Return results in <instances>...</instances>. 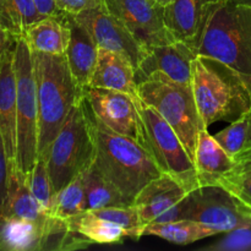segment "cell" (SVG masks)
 I'll list each match as a JSON object with an SVG mask.
<instances>
[{"label":"cell","mask_w":251,"mask_h":251,"mask_svg":"<svg viewBox=\"0 0 251 251\" xmlns=\"http://www.w3.org/2000/svg\"><path fill=\"white\" fill-rule=\"evenodd\" d=\"M218 144L232 157L251 147V112L230 123L215 135Z\"/></svg>","instance_id":"obj_30"},{"label":"cell","mask_w":251,"mask_h":251,"mask_svg":"<svg viewBox=\"0 0 251 251\" xmlns=\"http://www.w3.org/2000/svg\"><path fill=\"white\" fill-rule=\"evenodd\" d=\"M220 234L213 228L193 220H178L166 223H152L144 226L142 237L153 235L176 245H189L199 240Z\"/></svg>","instance_id":"obj_24"},{"label":"cell","mask_w":251,"mask_h":251,"mask_svg":"<svg viewBox=\"0 0 251 251\" xmlns=\"http://www.w3.org/2000/svg\"><path fill=\"white\" fill-rule=\"evenodd\" d=\"M110 14L123 22L144 48L172 43L164 26V7L153 0H103Z\"/></svg>","instance_id":"obj_11"},{"label":"cell","mask_w":251,"mask_h":251,"mask_svg":"<svg viewBox=\"0 0 251 251\" xmlns=\"http://www.w3.org/2000/svg\"><path fill=\"white\" fill-rule=\"evenodd\" d=\"M27 181H28L29 189L34 199L38 201L42 208L49 216H54L56 193L54 190L53 183H51L48 168H47L46 159L43 157H38L33 169L27 176Z\"/></svg>","instance_id":"obj_29"},{"label":"cell","mask_w":251,"mask_h":251,"mask_svg":"<svg viewBox=\"0 0 251 251\" xmlns=\"http://www.w3.org/2000/svg\"><path fill=\"white\" fill-rule=\"evenodd\" d=\"M87 211L82 174L76 176L68 185L56 193L54 216L63 220L77 216Z\"/></svg>","instance_id":"obj_28"},{"label":"cell","mask_w":251,"mask_h":251,"mask_svg":"<svg viewBox=\"0 0 251 251\" xmlns=\"http://www.w3.org/2000/svg\"><path fill=\"white\" fill-rule=\"evenodd\" d=\"M0 213L4 216L33 221L43 226L48 225L53 217L46 213L38 201L34 199L27 181V176H25L15 163L10 164L9 167L7 194L0 208Z\"/></svg>","instance_id":"obj_20"},{"label":"cell","mask_w":251,"mask_h":251,"mask_svg":"<svg viewBox=\"0 0 251 251\" xmlns=\"http://www.w3.org/2000/svg\"><path fill=\"white\" fill-rule=\"evenodd\" d=\"M85 98L91 112L102 124L149 149L137 107L140 100H135L127 93L120 91L100 87L86 88Z\"/></svg>","instance_id":"obj_10"},{"label":"cell","mask_w":251,"mask_h":251,"mask_svg":"<svg viewBox=\"0 0 251 251\" xmlns=\"http://www.w3.org/2000/svg\"><path fill=\"white\" fill-rule=\"evenodd\" d=\"M91 212L103 220H107L130 230L132 233V239L137 240L142 237L144 225L140 220L139 211L134 205L115 206V207H107L102 210L91 211Z\"/></svg>","instance_id":"obj_31"},{"label":"cell","mask_w":251,"mask_h":251,"mask_svg":"<svg viewBox=\"0 0 251 251\" xmlns=\"http://www.w3.org/2000/svg\"><path fill=\"white\" fill-rule=\"evenodd\" d=\"M196 53L227 64L251 83V7L233 0H215Z\"/></svg>","instance_id":"obj_4"},{"label":"cell","mask_w":251,"mask_h":251,"mask_svg":"<svg viewBox=\"0 0 251 251\" xmlns=\"http://www.w3.org/2000/svg\"><path fill=\"white\" fill-rule=\"evenodd\" d=\"M233 161L232 169L226 174L220 186L251 207V147L235 154Z\"/></svg>","instance_id":"obj_27"},{"label":"cell","mask_w":251,"mask_h":251,"mask_svg":"<svg viewBox=\"0 0 251 251\" xmlns=\"http://www.w3.org/2000/svg\"><path fill=\"white\" fill-rule=\"evenodd\" d=\"M9 167L10 161L5 150L4 140L0 134V208L4 203L7 194V184H9Z\"/></svg>","instance_id":"obj_34"},{"label":"cell","mask_w":251,"mask_h":251,"mask_svg":"<svg viewBox=\"0 0 251 251\" xmlns=\"http://www.w3.org/2000/svg\"><path fill=\"white\" fill-rule=\"evenodd\" d=\"M73 16L87 29L98 48L123 54L134 64L135 69L144 59L146 48L140 44L120 20L105 9L104 5Z\"/></svg>","instance_id":"obj_13"},{"label":"cell","mask_w":251,"mask_h":251,"mask_svg":"<svg viewBox=\"0 0 251 251\" xmlns=\"http://www.w3.org/2000/svg\"><path fill=\"white\" fill-rule=\"evenodd\" d=\"M137 107L141 115L147 146L162 171L180 181L189 193L198 189L199 180L194 161L176 130L156 109L141 100L137 102Z\"/></svg>","instance_id":"obj_8"},{"label":"cell","mask_w":251,"mask_h":251,"mask_svg":"<svg viewBox=\"0 0 251 251\" xmlns=\"http://www.w3.org/2000/svg\"><path fill=\"white\" fill-rule=\"evenodd\" d=\"M233 1L238 2V4L247 5V6H250L251 7V0H233Z\"/></svg>","instance_id":"obj_38"},{"label":"cell","mask_w":251,"mask_h":251,"mask_svg":"<svg viewBox=\"0 0 251 251\" xmlns=\"http://www.w3.org/2000/svg\"><path fill=\"white\" fill-rule=\"evenodd\" d=\"M66 221L71 229L85 238L90 244H122L125 238H132L130 230L103 220L91 211H85Z\"/></svg>","instance_id":"obj_23"},{"label":"cell","mask_w":251,"mask_h":251,"mask_svg":"<svg viewBox=\"0 0 251 251\" xmlns=\"http://www.w3.org/2000/svg\"><path fill=\"white\" fill-rule=\"evenodd\" d=\"M194 166L200 186L220 185L226 174L232 169L233 157L218 144L215 136L201 130L194 154Z\"/></svg>","instance_id":"obj_18"},{"label":"cell","mask_w":251,"mask_h":251,"mask_svg":"<svg viewBox=\"0 0 251 251\" xmlns=\"http://www.w3.org/2000/svg\"><path fill=\"white\" fill-rule=\"evenodd\" d=\"M191 88L206 129L216 122L232 123L251 112V83L215 58L196 55L191 71Z\"/></svg>","instance_id":"obj_2"},{"label":"cell","mask_w":251,"mask_h":251,"mask_svg":"<svg viewBox=\"0 0 251 251\" xmlns=\"http://www.w3.org/2000/svg\"><path fill=\"white\" fill-rule=\"evenodd\" d=\"M38 100V154L43 156L85 91L77 85L65 55L32 51Z\"/></svg>","instance_id":"obj_3"},{"label":"cell","mask_w":251,"mask_h":251,"mask_svg":"<svg viewBox=\"0 0 251 251\" xmlns=\"http://www.w3.org/2000/svg\"><path fill=\"white\" fill-rule=\"evenodd\" d=\"M206 251H249L251 250V226L237 228L226 233L213 244L202 248Z\"/></svg>","instance_id":"obj_32"},{"label":"cell","mask_w":251,"mask_h":251,"mask_svg":"<svg viewBox=\"0 0 251 251\" xmlns=\"http://www.w3.org/2000/svg\"><path fill=\"white\" fill-rule=\"evenodd\" d=\"M48 225L0 213V251H43Z\"/></svg>","instance_id":"obj_22"},{"label":"cell","mask_w":251,"mask_h":251,"mask_svg":"<svg viewBox=\"0 0 251 251\" xmlns=\"http://www.w3.org/2000/svg\"><path fill=\"white\" fill-rule=\"evenodd\" d=\"M15 38L0 22V56L15 44Z\"/></svg>","instance_id":"obj_36"},{"label":"cell","mask_w":251,"mask_h":251,"mask_svg":"<svg viewBox=\"0 0 251 251\" xmlns=\"http://www.w3.org/2000/svg\"><path fill=\"white\" fill-rule=\"evenodd\" d=\"M82 178L87 211L129 205L119 190L109 183L93 164L83 172Z\"/></svg>","instance_id":"obj_25"},{"label":"cell","mask_w":251,"mask_h":251,"mask_svg":"<svg viewBox=\"0 0 251 251\" xmlns=\"http://www.w3.org/2000/svg\"><path fill=\"white\" fill-rule=\"evenodd\" d=\"M90 120L95 140L92 164L119 190L126 202L132 205L140 191L164 172L147 147L110 130L91 109Z\"/></svg>","instance_id":"obj_1"},{"label":"cell","mask_w":251,"mask_h":251,"mask_svg":"<svg viewBox=\"0 0 251 251\" xmlns=\"http://www.w3.org/2000/svg\"><path fill=\"white\" fill-rule=\"evenodd\" d=\"M153 1H156L157 4H159V5H161V6L166 7L167 5L171 4V2L173 1V0H153Z\"/></svg>","instance_id":"obj_37"},{"label":"cell","mask_w":251,"mask_h":251,"mask_svg":"<svg viewBox=\"0 0 251 251\" xmlns=\"http://www.w3.org/2000/svg\"><path fill=\"white\" fill-rule=\"evenodd\" d=\"M71 29L70 42L66 50V60L74 78L83 91L90 87L98 58V46L87 29L78 24L73 15L68 14Z\"/></svg>","instance_id":"obj_19"},{"label":"cell","mask_w":251,"mask_h":251,"mask_svg":"<svg viewBox=\"0 0 251 251\" xmlns=\"http://www.w3.org/2000/svg\"><path fill=\"white\" fill-rule=\"evenodd\" d=\"M15 74L17 87L16 163L28 176L38 159V100L32 50L24 37L15 41Z\"/></svg>","instance_id":"obj_7"},{"label":"cell","mask_w":251,"mask_h":251,"mask_svg":"<svg viewBox=\"0 0 251 251\" xmlns=\"http://www.w3.org/2000/svg\"><path fill=\"white\" fill-rule=\"evenodd\" d=\"M39 157L46 159L55 193L90 168L95 159V140L85 96L76 102L46 153Z\"/></svg>","instance_id":"obj_5"},{"label":"cell","mask_w":251,"mask_h":251,"mask_svg":"<svg viewBox=\"0 0 251 251\" xmlns=\"http://www.w3.org/2000/svg\"><path fill=\"white\" fill-rule=\"evenodd\" d=\"M90 87L120 91L135 100H140L134 64L123 54L108 49L98 48L97 64Z\"/></svg>","instance_id":"obj_17"},{"label":"cell","mask_w":251,"mask_h":251,"mask_svg":"<svg viewBox=\"0 0 251 251\" xmlns=\"http://www.w3.org/2000/svg\"><path fill=\"white\" fill-rule=\"evenodd\" d=\"M213 1L215 0H173L167 5L163 12L164 26L173 41L188 44L196 51Z\"/></svg>","instance_id":"obj_15"},{"label":"cell","mask_w":251,"mask_h":251,"mask_svg":"<svg viewBox=\"0 0 251 251\" xmlns=\"http://www.w3.org/2000/svg\"><path fill=\"white\" fill-rule=\"evenodd\" d=\"M196 55L191 47L178 41L147 48L144 59L135 69L137 85L151 76L161 75L181 85L191 86L193 61Z\"/></svg>","instance_id":"obj_14"},{"label":"cell","mask_w":251,"mask_h":251,"mask_svg":"<svg viewBox=\"0 0 251 251\" xmlns=\"http://www.w3.org/2000/svg\"><path fill=\"white\" fill-rule=\"evenodd\" d=\"M56 5L63 12L77 15L85 10L100 7L104 5L103 0H55Z\"/></svg>","instance_id":"obj_33"},{"label":"cell","mask_w":251,"mask_h":251,"mask_svg":"<svg viewBox=\"0 0 251 251\" xmlns=\"http://www.w3.org/2000/svg\"><path fill=\"white\" fill-rule=\"evenodd\" d=\"M189 191L171 174L163 173L147 184L135 199L144 226L184 220L185 198Z\"/></svg>","instance_id":"obj_12"},{"label":"cell","mask_w":251,"mask_h":251,"mask_svg":"<svg viewBox=\"0 0 251 251\" xmlns=\"http://www.w3.org/2000/svg\"><path fill=\"white\" fill-rule=\"evenodd\" d=\"M139 97L159 113L176 130L191 158L202 124L191 86L181 85L161 75H153L139 83Z\"/></svg>","instance_id":"obj_6"},{"label":"cell","mask_w":251,"mask_h":251,"mask_svg":"<svg viewBox=\"0 0 251 251\" xmlns=\"http://www.w3.org/2000/svg\"><path fill=\"white\" fill-rule=\"evenodd\" d=\"M34 2H36L39 14L43 17L60 16V15L66 14V12H63L59 9L55 0H34Z\"/></svg>","instance_id":"obj_35"},{"label":"cell","mask_w":251,"mask_h":251,"mask_svg":"<svg viewBox=\"0 0 251 251\" xmlns=\"http://www.w3.org/2000/svg\"><path fill=\"white\" fill-rule=\"evenodd\" d=\"M41 19L34 0H0V22L15 38Z\"/></svg>","instance_id":"obj_26"},{"label":"cell","mask_w":251,"mask_h":251,"mask_svg":"<svg viewBox=\"0 0 251 251\" xmlns=\"http://www.w3.org/2000/svg\"><path fill=\"white\" fill-rule=\"evenodd\" d=\"M14 56L15 44L0 56V134L10 164L16 159L17 87Z\"/></svg>","instance_id":"obj_16"},{"label":"cell","mask_w":251,"mask_h":251,"mask_svg":"<svg viewBox=\"0 0 251 251\" xmlns=\"http://www.w3.org/2000/svg\"><path fill=\"white\" fill-rule=\"evenodd\" d=\"M22 37L32 51L65 55L71 37L68 14L43 17L31 25Z\"/></svg>","instance_id":"obj_21"},{"label":"cell","mask_w":251,"mask_h":251,"mask_svg":"<svg viewBox=\"0 0 251 251\" xmlns=\"http://www.w3.org/2000/svg\"><path fill=\"white\" fill-rule=\"evenodd\" d=\"M184 220L200 222L221 234L251 226V207L222 186H200L185 198Z\"/></svg>","instance_id":"obj_9"}]
</instances>
